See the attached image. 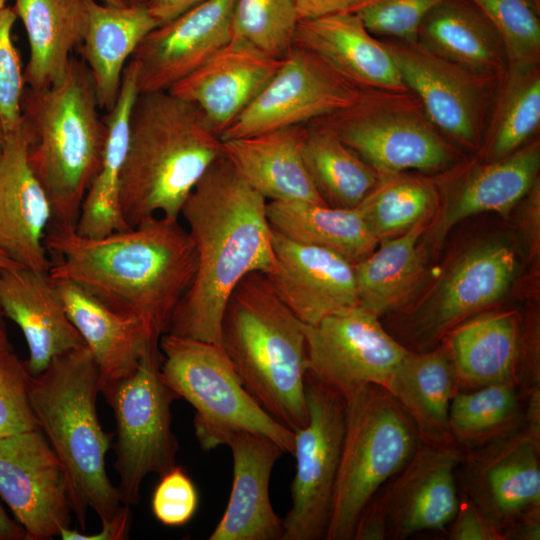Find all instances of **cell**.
I'll list each match as a JSON object with an SVG mask.
<instances>
[{
	"mask_svg": "<svg viewBox=\"0 0 540 540\" xmlns=\"http://www.w3.org/2000/svg\"><path fill=\"white\" fill-rule=\"evenodd\" d=\"M45 248L48 276L80 285L114 309L163 335L197 268L195 244L179 220L152 216L134 227L85 237L52 222Z\"/></svg>",
	"mask_w": 540,
	"mask_h": 540,
	"instance_id": "1",
	"label": "cell"
},
{
	"mask_svg": "<svg viewBox=\"0 0 540 540\" xmlns=\"http://www.w3.org/2000/svg\"><path fill=\"white\" fill-rule=\"evenodd\" d=\"M267 200L223 155L197 183L181 217L195 244L194 279L166 333L221 345V321L236 285L252 272L276 267Z\"/></svg>",
	"mask_w": 540,
	"mask_h": 540,
	"instance_id": "2",
	"label": "cell"
},
{
	"mask_svg": "<svg viewBox=\"0 0 540 540\" xmlns=\"http://www.w3.org/2000/svg\"><path fill=\"white\" fill-rule=\"evenodd\" d=\"M223 155L220 135L197 106L169 91L139 93L120 180L128 228L152 216L179 220L197 183Z\"/></svg>",
	"mask_w": 540,
	"mask_h": 540,
	"instance_id": "3",
	"label": "cell"
},
{
	"mask_svg": "<svg viewBox=\"0 0 540 540\" xmlns=\"http://www.w3.org/2000/svg\"><path fill=\"white\" fill-rule=\"evenodd\" d=\"M221 346L253 399L292 432L308 422L304 323L279 299L264 273L233 289L221 321Z\"/></svg>",
	"mask_w": 540,
	"mask_h": 540,
	"instance_id": "4",
	"label": "cell"
},
{
	"mask_svg": "<svg viewBox=\"0 0 540 540\" xmlns=\"http://www.w3.org/2000/svg\"><path fill=\"white\" fill-rule=\"evenodd\" d=\"M99 392L98 367L86 345L56 357L40 374L28 376L32 410L65 470L72 512L81 530L86 529L89 509L102 523L122 504L105 467L113 434L104 431L99 421Z\"/></svg>",
	"mask_w": 540,
	"mask_h": 540,
	"instance_id": "5",
	"label": "cell"
},
{
	"mask_svg": "<svg viewBox=\"0 0 540 540\" xmlns=\"http://www.w3.org/2000/svg\"><path fill=\"white\" fill-rule=\"evenodd\" d=\"M98 108L90 71L74 57L58 84L24 89L21 112L31 135L28 162L48 195L54 223L75 227L99 168L106 127Z\"/></svg>",
	"mask_w": 540,
	"mask_h": 540,
	"instance_id": "6",
	"label": "cell"
},
{
	"mask_svg": "<svg viewBox=\"0 0 540 540\" xmlns=\"http://www.w3.org/2000/svg\"><path fill=\"white\" fill-rule=\"evenodd\" d=\"M345 399V433L326 540H353L363 508L420 442L412 420L384 387L365 384Z\"/></svg>",
	"mask_w": 540,
	"mask_h": 540,
	"instance_id": "7",
	"label": "cell"
},
{
	"mask_svg": "<svg viewBox=\"0 0 540 540\" xmlns=\"http://www.w3.org/2000/svg\"><path fill=\"white\" fill-rule=\"evenodd\" d=\"M160 372L166 385L195 410L200 447L226 445L232 435H264L292 454L294 432L273 419L243 386L221 345L164 333L160 337Z\"/></svg>",
	"mask_w": 540,
	"mask_h": 540,
	"instance_id": "8",
	"label": "cell"
},
{
	"mask_svg": "<svg viewBox=\"0 0 540 540\" xmlns=\"http://www.w3.org/2000/svg\"><path fill=\"white\" fill-rule=\"evenodd\" d=\"M316 122L332 131L378 174L435 172L453 150L409 90L366 91L352 106Z\"/></svg>",
	"mask_w": 540,
	"mask_h": 540,
	"instance_id": "9",
	"label": "cell"
},
{
	"mask_svg": "<svg viewBox=\"0 0 540 540\" xmlns=\"http://www.w3.org/2000/svg\"><path fill=\"white\" fill-rule=\"evenodd\" d=\"M160 339L153 340L136 368L100 393L116 422L117 491L122 504L136 505L144 478L163 475L176 465L179 449L171 422V404L178 396L161 377Z\"/></svg>",
	"mask_w": 540,
	"mask_h": 540,
	"instance_id": "10",
	"label": "cell"
},
{
	"mask_svg": "<svg viewBox=\"0 0 540 540\" xmlns=\"http://www.w3.org/2000/svg\"><path fill=\"white\" fill-rule=\"evenodd\" d=\"M308 422L294 432L296 468L282 540L325 539L346 425V399L310 371L305 376Z\"/></svg>",
	"mask_w": 540,
	"mask_h": 540,
	"instance_id": "11",
	"label": "cell"
},
{
	"mask_svg": "<svg viewBox=\"0 0 540 540\" xmlns=\"http://www.w3.org/2000/svg\"><path fill=\"white\" fill-rule=\"evenodd\" d=\"M308 371L344 397L365 384L387 388L410 350L360 305L304 324Z\"/></svg>",
	"mask_w": 540,
	"mask_h": 540,
	"instance_id": "12",
	"label": "cell"
},
{
	"mask_svg": "<svg viewBox=\"0 0 540 540\" xmlns=\"http://www.w3.org/2000/svg\"><path fill=\"white\" fill-rule=\"evenodd\" d=\"M366 91L294 45L263 90L220 137L227 140L306 125L352 106Z\"/></svg>",
	"mask_w": 540,
	"mask_h": 540,
	"instance_id": "13",
	"label": "cell"
},
{
	"mask_svg": "<svg viewBox=\"0 0 540 540\" xmlns=\"http://www.w3.org/2000/svg\"><path fill=\"white\" fill-rule=\"evenodd\" d=\"M401 79L438 130L475 147L486 126L490 92L498 81L480 77L424 48L416 40L382 41Z\"/></svg>",
	"mask_w": 540,
	"mask_h": 540,
	"instance_id": "14",
	"label": "cell"
},
{
	"mask_svg": "<svg viewBox=\"0 0 540 540\" xmlns=\"http://www.w3.org/2000/svg\"><path fill=\"white\" fill-rule=\"evenodd\" d=\"M0 496L28 540H49L70 527L67 476L40 429L0 438Z\"/></svg>",
	"mask_w": 540,
	"mask_h": 540,
	"instance_id": "15",
	"label": "cell"
},
{
	"mask_svg": "<svg viewBox=\"0 0 540 540\" xmlns=\"http://www.w3.org/2000/svg\"><path fill=\"white\" fill-rule=\"evenodd\" d=\"M516 270V255L504 243H485L466 251L413 312L406 326L408 335L422 351L432 349L455 326L500 300Z\"/></svg>",
	"mask_w": 540,
	"mask_h": 540,
	"instance_id": "16",
	"label": "cell"
},
{
	"mask_svg": "<svg viewBox=\"0 0 540 540\" xmlns=\"http://www.w3.org/2000/svg\"><path fill=\"white\" fill-rule=\"evenodd\" d=\"M540 438L525 427L468 451L466 491L504 535L520 519L540 511Z\"/></svg>",
	"mask_w": 540,
	"mask_h": 540,
	"instance_id": "17",
	"label": "cell"
},
{
	"mask_svg": "<svg viewBox=\"0 0 540 540\" xmlns=\"http://www.w3.org/2000/svg\"><path fill=\"white\" fill-rule=\"evenodd\" d=\"M235 3L207 0L148 33L130 59L139 93L168 91L230 42Z\"/></svg>",
	"mask_w": 540,
	"mask_h": 540,
	"instance_id": "18",
	"label": "cell"
},
{
	"mask_svg": "<svg viewBox=\"0 0 540 540\" xmlns=\"http://www.w3.org/2000/svg\"><path fill=\"white\" fill-rule=\"evenodd\" d=\"M463 456L456 445L419 442L385 493L373 497L383 511L387 538L405 539L451 523L460 502L456 469Z\"/></svg>",
	"mask_w": 540,
	"mask_h": 540,
	"instance_id": "19",
	"label": "cell"
},
{
	"mask_svg": "<svg viewBox=\"0 0 540 540\" xmlns=\"http://www.w3.org/2000/svg\"><path fill=\"white\" fill-rule=\"evenodd\" d=\"M30 141L24 121L6 134L0 156V249L16 263L48 273L45 237L53 209L28 162Z\"/></svg>",
	"mask_w": 540,
	"mask_h": 540,
	"instance_id": "20",
	"label": "cell"
},
{
	"mask_svg": "<svg viewBox=\"0 0 540 540\" xmlns=\"http://www.w3.org/2000/svg\"><path fill=\"white\" fill-rule=\"evenodd\" d=\"M276 267L264 274L304 324L358 304L354 264L330 250L292 241L272 229Z\"/></svg>",
	"mask_w": 540,
	"mask_h": 540,
	"instance_id": "21",
	"label": "cell"
},
{
	"mask_svg": "<svg viewBox=\"0 0 540 540\" xmlns=\"http://www.w3.org/2000/svg\"><path fill=\"white\" fill-rule=\"evenodd\" d=\"M282 62L283 59L232 38L168 91L197 106L221 136L263 90Z\"/></svg>",
	"mask_w": 540,
	"mask_h": 540,
	"instance_id": "22",
	"label": "cell"
},
{
	"mask_svg": "<svg viewBox=\"0 0 540 540\" xmlns=\"http://www.w3.org/2000/svg\"><path fill=\"white\" fill-rule=\"evenodd\" d=\"M0 305L21 330L29 351V375L43 372L56 357L85 345L69 319L47 272L22 265L0 269Z\"/></svg>",
	"mask_w": 540,
	"mask_h": 540,
	"instance_id": "23",
	"label": "cell"
},
{
	"mask_svg": "<svg viewBox=\"0 0 540 540\" xmlns=\"http://www.w3.org/2000/svg\"><path fill=\"white\" fill-rule=\"evenodd\" d=\"M226 445L233 457L232 489L209 540H282L283 519L272 507L269 483L285 452L272 439L249 432L235 433Z\"/></svg>",
	"mask_w": 540,
	"mask_h": 540,
	"instance_id": "24",
	"label": "cell"
},
{
	"mask_svg": "<svg viewBox=\"0 0 540 540\" xmlns=\"http://www.w3.org/2000/svg\"><path fill=\"white\" fill-rule=\"evenodd\" d=\"M294 45L312 52L363 90H408L382 40L353 12L299 20Z\"/></svg>",
	"mask_w": 540,
	"mask_h": 540,
	"instance_id": "25",
	"label": "cell"
},
{
	"mask_svg": "<svg viewBox=\"0 0 540 540\" xmlns=\"http://www.w3.org/2000/svg\"><path fill=\"white\" fill-rule=\"evenodd\" d=\"M53 282L69 319L97 364L100 391L130 374L149 344L162 336L143 319L114 309L78 284Z\"/></svg>",
	"mask_w": 540,
	"mask_h": 540,
	"instance_id": "26",
	"label": "cell"
},
{
	"mask_svg": "<svg viewBox=\"0 0 540 540\" xmlns=\"http://www.w3.org/2000/svg\"><path fill=\"white\" fill-rule=\"evenodd\" d=\"M442 340L459 390L494 384L525 387L520 364L521 328L514 312L476 314L455 326Z\"/></svg>",
	"mask_w": 540,
	"mask_h": 540,
	"instance_id": "27",
	"label": "cell"
},
{
	"mask_svg": "<svg viewBox=\"0 0 540 540\" xmlns=\"http://www.w3.org/2000/svg\"><path fill=\"white\" fill-rule=\"evenodd\" d=\"M306 125L222 140L223 154L240 177L267 201L325 204L306 169Z\"/></svg>",
	"mask_w": 540,
	"mask_h": 540,
	"instance_id": "28",
	"label": "cell"
},
{
	"mask_svg": "<svg viewBox=\"0 0 540 540\" xmlns=\"http://www.w3.org/2000/svg\"><path fill=\"white\" fill-rule=\"evenodd\" d=\"M82 53L93 81L99 107L113 108L125 67L133 53L158 24L145 4L116 6L83 0Z\"/></svg>",
	"mask_w": 540,
	"mask_h": 540,
	"instance_id": "29",
	"label": "cell"
},
{
	"mask_svg": "<svg viewBox=\"0 0 540 540\" xmlns=\"http://www.w3.org/2000/svg\"><path fill=\"white\" fill-rule=\"evenodd\" d=\"M416 41L431 53L480 77L501 81L507 71L503 42L470 0H442L422 19Z\"/></svg>",
	"mask_w": 540,
	"mask_h": 540,
	"instance_id": "30",
	"label": "cell"
},
{
	"mask_svg": "<svg viewBox=\"0 0 540 540\" xmlns=\"http://www.w3.org/2000/svg\"><path fill=\"white\" fill-rule=\"evenodd\" d=\"M386 389L412 420L420 441L456 445L449 429V408L459 388L443 343L427 351H409Z\"/></svg>",
	"mask_w": 540,
	"mask_h": 540,
	"instance_id": "31",
	"label": "cell"
},
{
	"mask_svg": "<svg viewBox=\"0 0 540 540\" xmlns=\"http://www.w3.org/2000/svg\"><path fill=\"white\" fill-rule=\"evenodd\" d=\"M139 95L134 64L129 60L117 100L106 119V135L99 168L81 204L75 224L78 234L102 237L125 230L120 207V180L130 131V118Z\"/></svg>",
	"mask_w": 540,
	"mask_h": 540,
	"instance_id": "32",
	"label": "cell"
},
{
	"mask_svg": "<svg viewBox=\"0 0 540 540\" xmlns=\"http://www.w3.org/2000/svg\"><path fill=\"white\" fill-rule=\"evenodd\" d=\"M539 140L473 169L457 186L434 228L442 239L463 219L482 212L507 215L538 181Z\"/></svg>",
	"mask_w": 540,
	"mask_h": 540,
	"instance_id": "33",
	"label": "cell"
},
{
	"mask_svg": "<svg viewBox=\"0 0 540 540\" xmlns=\"http://www.w3.org/2000/svg\"><path fill=\"white\" fill-rule=\"evenodd\" d=\"M13 10L30 46L25 85L42 89L58 84L67 73L72 51L82 42L83 0H15Z\"/></svg>",
	"mask_w": 540,
	"mask_h": 540,
	"instance_id": "34",
	"label": "cell"
},
{
	"mask_svg": "<svg viewBox=\"0 0 540 540\" xmlns=\"http://www.w3.org/2000/svg\"><path fill=\"white\" fill-rule=\"evenodd\" d=\"M425 222L406 233L378 242L375 250L354 264L358 304L377 317L405 305L424 281L427 267L419 245Z\"/></svg>",
	"mask_w": 540,
	"mask_h": 540,
	"instance_id": "35",
	"label": "cell"
},
{
	"mask_svg": "<svg viewBox=\"0 0 540 540\" xmlns=\"http://www.w3.org/2000/svg\"><path fill=\"white\" fill-rule=\"evenodd\" d=\"M271 228L284 237L321 247L356 264L378 245L358 208H337L305 201H268Z\"/></svg>",
	"mask_w": 540,
	"mask_h": 540,
	"instance_id": "36",
	"label": "cell"
},
{
	"mask_svg": "<svg viewBox=\"0 0 540 540\" xmlns=\"http://www.w3.org/2000/svg\"><path fill=\"white\" fill-rule=\"evenodd\" d=\"M302 154L326 205L356 208L379 181L376 171L326 127L306 124Z\"/></svg>",
	"mask_w": 540,
	"mask_h": 540,
	"instance_id": "37",
	"label": "cell"
},
{
	"mask_svg": "<svg viewBox=\"0 0 540 540\" xmlns=\"http://www.w3.org/2000/svg\"><path fill=\"white\" fill-rule=\"evenodd\" d=\"M522 388L494 384L457 390L449 408L454 443L470 451L524 427Z\"/></svg>",
	"mask_w": 540,
	"mask_h": 540,
	"instance_id": "38",
	"label": "cell"
},
{
	"mask_svg": "<svg viewBox=\"0 0 540 540\" xmlns=\"http://www.w3.org/2000/svg\"><path fill=\"white\" fill-rule=\"evenodd\" d=\"M487 129L490 161L519 149L540 125L539 65L507 69Z\"/></svg>",
	"mask_w": 540,
	"mask_h": 540,
	"instance_id": "39",
	"label": "cell"
},
{
	"mask_svg": "<svg viewBox=\"0 0 540 540\" xmlns=\"http://www.w3.org/2000/svg\"><path fill=\"white\" fill-rule=\"evenodd\" d=\"M436 202L432 183L403 172L379 176L376 186L357 208L379 242L426 222Z\"/></svg>",
	"mask_w": 540,
	"mask_h": 540,
	"instance_id": "40",
	"label": "cell"
},
{
	"mask_svg": "<svg viewBox=\"0 0 540 540\" xmlns=\"http://www.w3.org/2000/svg\"><path fill=\"white\" fill-rule=\"evenodd\" d=\"M298 22L293 0H236L232 38L283 59L294 46Z\"/></svg>",
	"mask_w": 540,
	"mask_h": 540,
	"instance_id": "41",
	"label": "cell"
},
{
	"mask_svg": "<svg viewBox=\"0 0 540 540\" xmlns=\"http://www.w3.org/2000/svg\"><path fill=\"white\" fill-rule=\"evenodd\" d=\"M497 30L507 69L539 65L540 6L532 0H470Z\"/></svg>",
	"mask_w": 540,
	"mask_h": 540,
	"instance_id": "42",
	"label": "cell"
},
{
	"mask_svg": "<svg viewBox=\"0 0 540 540\" xmlns=\"http://www.w3.org/2000/svg\"><path fill=\"white\" fill-rule=\"evenodd\" d=\"M442 0H358L355 13L374 36L415 41L424 16Z\"/></svg>",
	"mask_w": 540,
	"mask_h": 540,
	"instance_id": "43",
	"label": "cell"
},
{
	"mask_svg": "<svg viewBox=\"0 0 540 540\" xmlns=\"http://www.w3.org/2000/svg\"><path fill=\"white\" fill-rule=\"evenodd\" d=\"M24 361L11 350L0 351V438L39 429L28 396Z\"/></svg>",
	"mask_w": 540,
	"mask_h": 540,
	"instance_id": "44",
	"label": "cell"
},
{
	"mask_svg": "<svg viewBox=\"0 0 540 540\" xmlns=\"http://www.w3.org/2000/svg\"><path fill=\"white\" fill-rule=\"evenodd\" d=\"M17 16L13 8L0 10V118L7 133L22 123L21 99L25 89L24 71L12 40Z\"/></svg>",
	"mask_w": 540,
	"mask_h": 540,
	"instance_id": "45",
	"label": "cell"
},
{
	"mask_svg": "<svg viewBox=\"0 0 540 540\" xmlns=\"http://www.w3.org/2000/svg\"><path fill=\"white\" fill-rule=\"evenodd\" d=\"M159 477L151 498L154 517L168 527L187 524L199 505V495L194 482L178 465Z\"/></svg>",
	"mask_w": 540,
	"mask_h": 540,
	"instance_id": "46",
	"label": "cell"
},
{
	"mask_svg": "<svg viewBox=\"0 0 540 540\" xmlns=\"http://www.w3.org/2000/svg\"><path fill=\"white\" fill-rule=\"evenodd\" d=\"M449 525L448 535L452 540H505L467 494L460 497L458 510Z\"/></svg>",
	"mask_w": 540,
	"mask_h": 540,
	"instance_id": "47",
	"label": "cell"
},
{
	"mask_svg": "<svg viewBox=\"0 0 540 540\" xmlns=\"http://www.w3.org/2000/svg\"><path fill=\"white\" fill-rule=\"evenodd\" d=\"M130 505H120L113 517L101 523V530L93 534H85L79 530L65 528L59 537L63 540H123L129 536L132 512Z\"/></svg>",
	"mask_w": 540,
	"mask_h": 540,
	"instance_id": "48",
	"label": "cell"
},
{
	"mask_svg": "<svg viewBox=\"0 0 540 540\" xmlns=\"http://www.w3.org/2000/svg\"><path fill=\"white\" fill-rule=\"evenodd\" d=\"M358 0H293L299 20L351 12Z\"/></svg>",
	"mask_w": 540,
	"mask_h": 540,
	"instance_id": "49",
	"label": "cell"
},
{
	"mask_svg": "<svg viewBox=\"0 0 540 540\" xmlns=\"http://www.w3.org/2000/svg\"><path fill=\"white\" fill-rule=\"evenodd\" d=\"M205 1L207 0H148L145 5L159 26Z\"/></svg>",
	"mask_w": 540,
	"mask_h": 540,
	"instance_id": "50",
	"label": "cell"
},
{
	"mask_svg": "<svg viewBox=\"0 0 540 540\" xmlns=\"http://www.w3.org/2000/svg\"><path fill=\"white\" fill-rule=\"evenodd\" d=\"M529 202L527 208V228L531 243L539 247V180L528 193Z\"/></svg>",
	"mask_w": 540,
	"mask_h": 540,
	"instance_id": "51",
	"label": "cell"
},
{
	"mask_svg": "<svg viewBox=\"0 0 540 540\" xmlns=\"http://www.w3.org/2000/svg\"><path fill=\"white\" fill-rule=\"evenodd\" d=\"M0 540H28L24 528L12 519L0 503Z\"/></svg>",
	"mask_w": 540,
	"mask_h": 540,
	"instance_id": "52",
	"label": "cell"
},
{
	"mask_svg": "<svg viewBox=\"0 0 540 540\" xmlns=\"http://www.w3.org/2000/svg\"><path fill=\"white\" fill-rule=\"evenodd\" d=\"M5 315L0 305V351L11 349L5 324Z\"/></svg>",
	"mask_w": 540,
	"mask_h": 540,
	"instance_id": "53",
	"label": "cell"
},
{
	"mask_svg": "<svg viewBox=\"0 0 540 540\" xmlns=\"http://www.w3.org/2000/svg\"><path fill=\"white\" fill-rule=\"evenodd\" d=\"M20 264L11 260L1 249H0V269L12 268Z\"/></svg>",
	"mask_w": 540,
	"mask_h": 540,
	"instance_id": "54",
	"label": "cell"
},
{
	"mask_svg": "<svg viewBox=\"0 0 540 540\" xmlns=\"http://www.w3.org/2000/svg\"><path fill=\"white\" fill-rule=\"evenodd\" d=\"M5 139H6V132L4 130V127L0 118V156L4 148Z\"/></svg>",
	"mask_w": 540,
	"mask_h": 540,
	"instance_id": "55",
	"label": "cell"
},
{
	"mask_svg": "<svg viewBox=\"0 0 540 540\" xmlns=\"http://www.w3.org/2000/svg\"><path fill=\"white\" fill-rule=\"evenodd\" d=\"M125 5L146 4L148 0H121Z\"/></svg>",
	"mask_w": 540,
	"mask_h": 540,
	"instance_id": "56",
	"label": "cell"
},
{
	"mask_svg": "<svg viewBox=\"0 0 540 540\" xmlns=\"http://www.w3.org/2000/svg\"><path fill=\"white\" fill-rule=\"evenodd\" d=\"M101 2L110 4V5H116V6L125 5L121 0H101Z\"/></svg>",
	"mask_w": 540,
	"mask_h": 540,
	"instance_id": "57",
	"label": "cell"
},
{
	"mask_svg": "<svg viewBox=\"0 0 540 540\" xmlns=\"http://www.w3.org/2000/svg\"><path fill=\"white\" fill-rule=\"evenodd\" d=\"M5 3H6V0H0V10L6 7Z\"/></svg>",
	"mask_w": 540,
	"mask_h": 540,
	"instance_id": "58",
	"label": "cell"
},
{
	"mask_svg": "<svg viewBox=\"0 0 540 540\" xmlns=\"http://www.w3.org/2000/svg\"><path fill=\"white\" fill-rule=\"evenodd\" d=\"M536 5L540 6V0H532Z\"/></svg>",
	"mask_w": 540,
	"mask_h": 540,
	"instance_id": "59",
	"label": "cell"
}]
</instances>
